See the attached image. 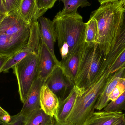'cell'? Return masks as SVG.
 <instances>
[{"mask_svg": "<svg viewBox=\"0 0 125 125\" xmlns=\"http://www.w3.org/2000/svg\"><path fill=\"white\" fill-rule=\"evenodd\" d=\"M123 9L120 1H118L101 4L91 14L90 17L96 20L97 24V42L105 57L118 33Z\"/></svg>", "mask_w": 125, "mask_h": 125, "instance_id": "cell-1", "label": "cell"}, {"mask_svg": "<svg viewBox=\"0 0 125 125\" xmlns=\"http://www.w3.org/2000/svg\"><path fill=\"white\" fill-rule=\"evenodd\" d=\"M52 21L61 61H64L84 44L87 23L83 22L81 15L55 18Z\"/></svg>", "mask_w": 125, "mask_h": 125, "instance_id": "cell-2", "label": "cell"}, {"mask_svg": "<svg viewBox=\"0 0 125 125\" xmlns=\"http://www.w3.org/2000/svg\"><path fill=\"white\" fill-rule=\"evenodd\" d=\"M105 56L97 42H84L75 81V86L82 94L89 89L105 70H102Z\"/></svg>", "mask_w": 125, "mask_h": 125, "instance_id": "cell-3", "label": "cell"}, {"mask_svg": "<svg viewBox=\"0 0 125 125\" xmlns=\"http://www.w3.org/2000/svg\"><path fill=\"white\" fill-rule=\"evenodd\" d=\"M106 69L97 80L87 90L77 98L75 104L66 123L82 125L95 109L97 101L112 74Z\"/></svg>", "mask_w": 125, "mask_h": 125, "instance_id": "cell-4", "label": "cell"}, {"mask_svg": "<svg viewBox=\"0 0 125 125\" xmlns=\"http://www.w3.org/2000/svg\"><path fill=\"white\" fill-rule=\"evenodd\" d=\"M39 55L31 53L12 68L18 84L20 99L23 103L38 75Z\"/></svg>", "mask_w": 125, "mask_h": 125, "instance_id": "cell-5", "label": "cell"}, {"mask_svg": "<svg viewBox=\"0 0 125 125\" xmlns=\"http://www.w3.org/2000/svg\"><path fill=\"white\" fill-rule=\"evenodd\" d=\"M44 83L57 96L59 103L70 94L75 85L70 79L66 75L61 65L55 67Z\"/></svg>", "mask_w": 125, "mask_h": 125, "instance_id": "cell-6", "label": "cell"}, {"mask_svg": "<svg viewBox=\"0 0 125 125\" xmlns=\"http://www.w3.org/2000/svg\"><path fill=\"white\" fill-rule=\"evenodd\" d=\"M31 25L18 12L6 15L0 23V33L14 36H30Z\"/></svg>", "mask_w": 125, "mask_h": 125, "instance_id": "cell-7", "label": "cell"}, {"mask_svg": "<svg viewBox=\"0 0 125 125\" xmlns=\"http://www.w3.org/2000/svg\"><path fill=\"white\" fill-rule=\"evenodd\" d=\"M38 21L41 43L46 45L57 65H60V62L57 59L55 53L54 46L57 38L53 22L42 16L40 17Z\"/></svg>", "mask_w": 125, "mask_h": 125, "instance_id": "cell-8", "label": "cell"}, {"mask_svg": "<svg viewBox=\"0 0 125 125\" xmlns=\"http://www.w3.org/2000/svg\"><path fill=\"white\" fill-rule=\"evenodd\" d=\"M29 36L0 33V56H11L20 51L27 45Z\"/></svg>", "mask_w": 125, "mask_h": 125, "instance_id": "cell-9", "label": "cell"}, {"mask_svg": "<svg viewBox=\"0 0 125 125\" xmlns=\"http://www.w3.org/2000/svg\"><path fill=\"white\" fill-rule=\"evenodd\" d=\"M125 48V9H123L121 24L118 33L108 55L105 57L103 67L109 68L121 52Z\"/></svg>", "mask_w": 125, "mask_h": 125, "instance_id": "cell-10", "label": "cell"}, {"mask_svg": "<svg viewBox=\"0 0 125 125\" xmlns=\"http://www.w3.org/2000/svg\"><path fill=\"white\" fill-rule=\"evenodd\" d=\"M57 65L47 47L41 43L39 55L38 78L45 83Z\"/></svg>", "mask_w": 125, "mask_h": 125, "instance_id": "cell-11", "label": "cell"}, {"mask_svg": "<svg viewBox=\"0 0 125 125\" xmlns=\"http://www.w3.org/2000/svg\"><path fill=\"white\" fill-rule=\"evenodd\" d=\"M44 83L37 78L32 85L27 98L23 103L22 108L20 112L26 118L35 110L41 108L40 90Z\"/></svg>", "mask_w": 125, "mask_h": 125, "instance_id": "cell-12", "label": "cell"}, {"mask_svg": "<svg viewBox=\"0 0 125 125\" xmlns=\"http://www.w3.org/2000/svg\"><path fill=\"white\" fill-rule=\"evenodd\" d=\"M125 78V67L112 73L107 83L99 96L95 107V109L101 111L109 103V95L122 79Z\"/></svg>", "mask_w": 125, "mask_h": 125, "instance_id": "cell-13", "label": "cell"}, {"mask_svg": "<svg viewBox=\"0 0 125 125\" xmlns=\"http://www.w3.org/2000/svg\"><path fill=\"white\" fill-rule=\"evenodd\" d=\"M40 104L41 108L46 114L55 117L59 106V100L45 83L40 90Z\"/></svg>", "mask_w": 125, "mask_h": 125, "instance_id": "cell-14", "label": "cell"}, {"mask_svg": "<svg viewBox=\"0 0 125 125\" xmlns=\"http://www.w3.org/2000/svg\"><path fill=\"white\" fill-rule=\"evenodd\" d=\"M125 114L122 112H94L82 125H114Z\"/></svg>", "mask_w": 125, "mask_h": 125, "instance_id": "cell-15", "label": "cell"}, {"mask_svg": "<svg viewBox=\"0 0 125 125\" xmlns=\"http://www.w3.org/2000/svg\"><path fill=\"white\" fill-rule=\"evenodd\" d=\"M82 94L77 87H74L68 96L59 103V106L56 116V122L58 123H66L75 104L77 98Z\"/></svg>", "mask_w": 125, "mask_h": 125, "instance_id": "cell-16", "label": "cell"}, {"mask_svg": "<svg viewBox=\"0 0 125 125\" xmlns=\"http://www.w3.org/2000/svg\"><path fill=\"white\" fill-rule=\"evenodd\" d=\"M83 45L67 58L60 61V65L65 73L74 84L80 63Z\"/></svg>", "mask_w": 125, "mask_h": 125, "instance_id": "cell-17", "label": "cell"}, {"mask_svg": "<svg viewBox=\"0 0 125 125\" xmlns=\"http://www.w3.org/2000/svg\"><path fill=\"white\" fill-rule=\"evenodd\" d=\"M18 12L31 25L34 22L38 21L39 18L36 0H22Z\"/></svg>", "mask_w": 125, "mask_h": 125, "instance_id": "cell-18", "label": "cell"}, {"mask_svg": "<svg viewBox=\"0 0 125 125\" xmlns=\"http://www.w3.org/2000/svg\"><path fill=\"white\" fill-rule=\"evenodd\" d=\"M64 4V7L62 11H60L55 18H59L62 16H69L78 17L80 15L77 10L79 7H83L90 6L87 0H59Z\"/></svg>", "mask_w": 125, "mask_h": 125, "instance_id": "cell-19", "label": "cell"}, {"mask_svg": "<svg viewBox=\"0 0 125 125\" xmlns=\"http://www.w3.org/2000/svg\"><path fill=\"white\" fill-rule=\"evenodd\" d=\"M56 122L54 117L40 108L33 112L27 117L26 125H52Z\"/></svg>", "mask_w": 125, "mask_h": 125, "instance_id": "cell-20", "label": "cell"}, {"mask_svg": "<svg viewBox=\"0 0 125 125\" xmlns=\"http://www.w3.org/2000/svg\"><path fill=\"white\" fill-rule=\"evenodd\" d=\"M31 53H33V52L31 49L27 45H26L20 51L10 57L1 69V73L7 72L10 68H12L16 64Z\"/></svg>", "mask_w": 125, "mask_h": 125, "instance_id": "cell-21", "label": "cell"}, {"mask_svg": "<svg viewBox=\"0 0 125 125\" xmlns=\"http://www.w3.org/2000/svg\"><path fill=\"white\" fill-rule=\"evenodd\" d=\"M85 35V42L87 43L97 42L98 37V27L97 21L90 17L86 23Z\"/></svg>", "mask_w": 125, "mask_h": 125, "instance_id": "cell-22", "label": "cell"}, {"mask_svg": "<svg viewBox=\"0 0 125 125\" xmlns=\"http://www.w3.org/2000/svg\"><path fill=\"white\" fill-rule=\"evenodd\" d=\"M103 111L107 112H122L125 110V92L115 101L109 103L103 109Z\"/></svg>", "mask_w": 125, "mask_h": 125, "instance_id": "cell-23", "label": "cell"}, {"mask_svg": "<svg viewBox=\"0 0 125 125\" xmlns=\"http://www.w3.org/2000/svg\"><path fill=\"white\" fill-rule=\"evenodd\" d=\"M58 0H36L39 17L42 16L48 10L52 8Z\"/></svg>", "mask_w": 125, "mask_h": 125, "instance_id": "cell-24", "label": "cell"}, {"mask_svg": "<svg viewBox=\"0 0 125 125\" xmlns=\"http://www.w3.org/2000/svg\"><path fill=\"white\" fill-rule=\"evenodd\" d=\"M124 67H125V48L111 64L109 71L113 73Z\"/></svg>", "mask_w": 125, "mask_h": 125, "instance_id": "cell-25", "label": "cell"}, {"mask_svg": "<svg viewBox=\"0 0 125 125\" xmlns=\"http://www.w3.org/2000/svg\"><path fill=\"white\" fill-rule=\"evenodd\" d=\"M125 92V78L122 79L109 95V99L114 101Z\"/></svg>", "mask_w": 125, "mask_h": 125, "instance_id": "cell-26", "label": "cell"}, {"mask_svg": "<svg viewBox=\"0 0 125 125\" xmlns=\"http://www.w3.org/2000/svg\"><path fill=\"white\" fill-rule=\"evenodd\" d=\"M22 0H5L7 14L18 12Z\"/></svg>", "mask_w": 125, "mask_h": 125, "instance_id": "cell-27", "label": "cell"}, {"mask_svg": "<svg viewBox=\"0 0 125 125\" xmlns=\"http://www.w3.org/2000/svg\"><path fill=\"white\" fill-rule=\"evenodd\" d=\"M26 118L20 112L11 116L10 121L4 125H26Z\"/></svg>", "mask_w": 125, "mask_h": 125, "instance_id": "cell-28", "label": "cell"}, {"mask_svg": "<svg viewBox=\"0 0 125 125\" xmlns=\"http://www.w3.org/2000/svg\"><path fill=\"white\" fill-rule=\"evenodd\" d=\"M11 116L0 106V124L4 125L10 121Z\"/></svg>", "mask_w": 125, "mask_h": 125, "instance_id": "cell-29", "label": "cell"}, {"mask_svg": "<svg viewBox=\"0 0 125 125\" xmlns=\"http://www.w3.org/2000/svg\"><path fill=\"white\" fill-rule=\"evenodd\" d=\"M0 13L7 14L5 0H0Z\"/></svg>", "mask_w": 125, "mask_h": 125, "instance_id": "cell-30", "label": "cell"}, {"mask_svg": "<svg viewBox=\"0 0 125 125\" xmlns=\"http://www.w3.org/2000/svg\"><path fill=\"white\" fill-rule=\"evenodd\" d=\"M11 56H0V73L6 62Z\"/></svg>", "mask_w": 125, "mask_h": 125, "instance_id": "cell-31", "label": "cell"}, {"mask_svg": "<svg viewBox=\"0 0 125 125\" xmlns=\"http://www.w3.org/2000/svg\"><path fill=\"white\" fill-rule=\"evenodd\" d=\"M114 125H125V114L121 119Z\"/></svg>", "mask_w": 125, "mask_h": 125, "instance_id": "cell-32", "label": "cell"}, {"mask_svg": "<svg viewBox=\"0 0 125 125\" xmlns=\"http://www.w3.org/2000/svg\"><path fill=\"white\" fill-rule=\"evenodd\" d=\"M119 0H98V1L100 2L101 4L105 3L118 1Z\"/></svg>", "mask_w": 125, "mask_h": 125, "instance_id": "cell-33", "label": "cell"}, {"mask_svg": "<svg viewBox=\"0 0 125 125\" xmlns=\"http://www.w3.org/2000/svg\"><path fill=\"white\" fill-rule=\"evenodd\" d=\"M6 15L4 14H2V13H0V23L1 22L3 19H4L5 16Z\"/></svg>", "mask_w": 125, "mask_h": 125, "instance_id": "cell-34", "label": "cell"}, {"mask_svg": "<svg viewBox=\"0 0 125 125\" xmlns=\"http://www.w3.org/2000/svg\"><path fill=\"white\" fill-rule=\"evenodd\" d=\"M52 125H71V124H68L67 123H58L56 122L55 123H54V124Z\"/></svg>", "mask_w": 125, "mask_h": 125, "instance_id": "cell-35", "label": "cell"}, {"mask_svg": "<svg viewBox=\"0 0 125 125\" xmlns=\"http://www.w3.org/2000/svg\"><path fill=\"white\" fill-rule=\"evenodd\" d=\"M121 4H122V5L123 8H124V9H125V1Z\"/></svg>", "mask_w": 125, "mask_h": 125, "instance_id": "cell-36", "label": "cell"}]
</instances>
